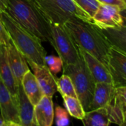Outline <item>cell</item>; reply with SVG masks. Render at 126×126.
<instances>
[{
    "instance_id": "obj_31",
    "label": "cell",
    "mask_w": 126,
    "mask_h": 126,
    "mask_svg": "<svg viewBox=\"0 0 126 126\" xmlns=\"http://www.w3.org/2000/svg\"><path fill=\"white\" fill-rule=\"evenodd\" d=\"M16 124L17 123L15 122H7L5 126H16Z\"/></svg>"
},
{
    "instance_id": "obj_17",
    "label": "cell",
    "mask_w": 126,
    "mask_h": 126,
    "mask_svg": "<svg viewBox=\"0 0 126 126\" xmlns=\"http://www.w3.org/2000/svg\"><path fill=\"white\" fill-rule=\"evenodd\" d=\"M115 87L112 83L96 82L94 91L90 110L105 108L112 96Z\"/></svg>"
},
{
    "instance_id": "obj_35",
    "label": "cell",
    "mask_w": 126,
    "mask_h": 126,
    "mask_svg": "<svg viewBox=\"0 0 126 126\" xmlns=\"http://www.w3.org/2000/svg\"><path fill=\"white\" fill-rule=\"evenodd\" d=\"M125 126H126V125H125Z\"/></svg>"
},
{
    "instance_id": "obj_2",
    "label": "cell",
    "mask_w": 126,
    "mask_h": 126,
    "mask_svg": "<svg viewBox=\"0 0 126 126\" xmlns=\"http://www.w3.org/2000/svg\"><path fill=\"white\" fill-rule=\"evenodd\" d=\"M6 12L42 42H51L50 25L35 3V0H8Z\"/></svg>"
},
{
    "instance_id": "obj_32",
    "label": "cell",
    "mask_w": 126,
    "mask_h": 126,
    "mask_svg": "<svg viewBox=\"0 0 126 126\" xmlns=\"http://www.w3.org/2000/svg\"><path fill=\"white\" fill-rule=\"evenodd\" d=\"M123 1V2H124V4L125 5V6H126V0H122Z\"/></svg>"
},
{
    "instance_id": "obj_22",
    "label": "cell",
    "mask_w": 126,
    "mask_h": 126,
    "mask_svg": "<svg viewBox=\"0 0 126 126\" xmlns=\"http://www.w3.org/2000/svg\"><path fill=\"white\" fill-rule=\"evenodd\" d=\"M57 91L60 93L62 96L77 97L71 78L64 74L57 79Z\"/></svg>"
},
{
    "instance_id": "obj_4",
    "label": "cell",
    "mask_w": 126,
    "mask_h": 126,
    "mask_svg": "<svg viewBox=\"0 0 126 126\" xmlns=\"http://www.w3.org/2000/svg\"><path fill=\"white\" fill-rule=\"evenodd\" d=\"M35 3L50 24L64 25L74 18L93 22L74 0H35Z\"/></svg>"
},
{
    "instance_id": "obj_20",
    "label": "cell",
    "mask_w": 126,
    "mask_h": 126,
    "mask_svg": "<svg viewBox=\"0 0 126 126\" xmlns=\"http://www.w3.org/2000/svg\"><path fill=\"white\" fill-rule=\"evenodd\" d=\"M82 120L84 126H109L110 124L105 108L87 111Z\"/></svg>"
},
{
    "instance_id": "obj_23",
    "label": "cell",
    "mask_w": 126,
    "mask_h": 126,
    "mask_svg": "<svg viewBox=\"0 0 126 126\" xmlns=\"http://www.w3.org/2000/svg\"><path fill=\"white\" fill-rule=\"evenodd\" d=\"M74 1L91 18H93L101 5L97 0H74Z\"/></svg>"
},
{
    "instance_id": "obj_13",
    "label": "cell",
    "mask_w": 126,
    "mask_h": 126,
    "mask_svg": "<svg viewBox=\"0 0 126 126\" xmlns=\"http://www.w3.org/2000/svg\"><path fill=\"white\" fill-rule=\"evenodd\" d=\"M6 47L9 65L18 85H21L24 75L30 71L28 63L25 56L11 42Z\"/></svg>"
},
{
    "instance_id": "obj_6",
    "label": "cell",
    "mask_w": 126,
    "mask_h": 126,
    "mask_svg": "<svg viewBox=\"0 0 126 126\" xmlns=\"http://www.w3.org/2000/svg\"><path fill=\"white\" fill-rule=\"evenodd\" d=\"M50 25L51 31L50 45L62 59L63 66L77 63L80 57V53L69 31L64 25Z\"/></svg>"
},
{
    "instance_id": "obj_25",
    "label": "cell",
    "mask_w": 126,
    "mask_h": 126,
    "mask_svg": "<svg viewBox=\"0 0 126 126\" xmlns=\"http://www.w3.org/2000/svg\"><path fill=\"white\" fill-rule=\"evenodd\" d=\"M55 114V122L56 126H68L70 124L69 113L60 106H56L54 111Z\"/></svg>"
},
{
    "instance_id": "obj_27",
    "label": "cell",
    "mask_w": 126,
    "mask_h": 126,
    "mask_svg": "<svg viewBox=\"0 0 126 126\" xmlns=\"http://www.w3.org/2000/svg\"><path fill=\"white\" fill-rule=\"evenodd\" d=\"M97 1H99V2H100L101 4L117 6L121 10L125 8V5L124 4L122 0H97Z\"/></svg>"
},
{
    "instance_id": "obj_9",
    "label": "cell",
    "mask_w": 126,
    "mask_h": 126,
    "mask_svg": "<svg viewBox=\"0 0 126 126\" xmlns=\"http://www.w3.org/2000/svg\"><path fill=\"white\" fill-rule=\"evenodd\" d=\"M120 11L117 6L101 4L92 18L93 23L100 29L120 27L123 25Z\"/></svg>"
},
{
    "instance_id": "obj_19",
    "label": "cell",
    "mask_w": 126,
    "mask_h": 126,
    "mask_svg": "<svg viewBox=\"0 0 126 126\" xmlns=\"http://www.w3.org/2000/svg\"><path fill=\"white\" fill-rule=\"evenodd\" d=\"M101 30L111 45L126 53V25Z\"/></svg>"
},
{
    "instance_id": "obj_16",
    "label": "cell",
    "mask_w": 126,
    "mask_h": 126,
    "mask_svg": "<svg viewBox=\"0 0 126 126\" xmlns=\"http://www.w3.org/2000/svg\"><path fill=\"white\" fill-rule=\"evenodd\" d=\"M18 108L21 126H39L33 116V105L27 98L22 85L19 86Z\"/></svg>"
},
{
    "instance_id": "obj_34",
    "label": "cell",
    "mask_w": 126,
    "mask_h": 126,
    "mask_svg": "<svg viewBox=\"0 0 126 126\" xmlns=\"http://www.w3.org/2000/svg\"><path fill=\"white\" fill-rule=\"evenodd\" d=\"M0 49H1V45H0Z\"/></svg>"
},
{
    "instance_id": "obj_7",
    "label": "cell",
    "mask_w": 126,
    "mask_h": 126,
    "mask_svg": "<svg viewBox=\"0 0 126 126\" xmlns=\"http://www.w3.org/2000/svg\"><path fill=\"white\" fill-rule=\"evenodd\" d=\"M105 109L110 123L119 126L126 125V86L114 88Z\"/></svg>"
},
{
    "instance_id": "obj_18",
    "label": "cell",
    "mask_w": 126,
    "mask_h": 126,
    "mask_svg": "<svg viewBox=\"0 0 126 126\" xmlns=\"http://www.w3.org/2000/svg\"><path fill=\"white\" fill-rule=\"evenodd\" d=\"M21 85L27 98L31 103L35 106L44 95L35 75L31 71V70L24 75Z\"/></svg>"
},
{
    "instance_id": "obj_12",
    "label": "cell",
    "mask_w": 126,
    "mask_h": 126,
    "mask_svg": "<svg viewBox=\"0 0 126 126\" xmlns=\"http://www.w3.org/2000/svg\"><path fill=\"white\" fill-rule=\"evenodd\" d=\"M78 48L95 82H108L113 84L111 74L103 63L81 47H78Z\"/></svg>"
},
{
    "instance_id": "obj_14",
    "label": "cell",
    "mask_w": 126,
    "mask_h": 126,
    "mask_svg": "<svg viewBox=\"0 0 126 126\" xmlns=\"http://www.w3.org/2000/svg\"><path fill=\"white\" fill-rule=\"evenodd\" d=\"M0 79L12 96L18 101L19 85L9 65L5 46L1 45L0 49Z\"/></svg>"
},
{
    "instance_id": "obj_3",
    "label": "cell",
    "mask_w": 126,
    "mask_h": 126,
    "mask_svg": "<svg viewBox=\"0 0 126 126\" xmlns=\"http://www.w3.org/2000/svg\"><path fill=\"white\" fill-rule=\"evenodd\" d=\"M2 19L12 43L25 56L27 62L45 65L46 51L42 42L16 22L6 11L0 13Z\"/></svg>"
},
{
    "instance_id": "obj_26",
    "label": "cell",
    "mask_w": 126,
    "mask_h": 126,
    "mask_svg": "<svg viewBox=\"0 0 126 126\" xmlns=\"http://www.w3.org/2000/svg\"><path fill=\"white\" fill-rule=\"evenodd\" d=\"M12 42L11 40L10 36L2 21L0 19V45L7 47Z\"/></svg>"
},
{
    "instance_id": "obj_5",
    "label": "cell",
    "mask_w": 126,
    "mask_h": 126,
    "mask_svg": "<svg viewBox=\"0 0 126 126\" xmlns=\"http://www.w3.org/2000/svg\"><path fill=\"white\" fill-rule=\"evenodd\" d=\"M62 69L63 74L71 78L85 111H89L96 82L81 54L77 63L63 66Z\"/></svg>"
},
{
    "instance_id": "obj_29",
    "label": "cell",
    "mask_w": 126,
    "mask_h": 126,
    "mask_svg": "<svg viewBox=\"0 0 126 126\" xmlns=\"http://www.w3.org/2000/svg\"><path fill=\"white\" fill-rule=\"evenodd\" d=\"M120 14H121V16L123 19V25H126V6H125V8H124L123 9H122L120 11Z\"/></svg>"
},
{
    "instance_id": "obj_33",
    "label": "cell",
    "mask_w": 126,
    "mask_h": 126,
    "mask_svg": "<svg viewBox=\"0 0 126 126\" xmlns=\"http://www.w3.org/2000/svg\"><path fill=\"white\" fill-rule=\"evenodd\" d=\"M16 126H21V125L19 124H16Z\"/></svg>"
},
{
    "instance_id": "obj_28",
    "label": "cell",
    "mask_w": 126,
    "mask_h": 126,
    "mask_svg": "<svg viewBox=\"0 0 126 126\" xmlns=\"http://www.w3.org/2000/svg\"><path fill=\"white\" fill-rule=\"evenodd\" d=\"M7 2L8 0H0V13L2 11H6Z\"/></svg>"
},
{
    "instance_id": "obj_21",
    "label": "cell",
    "mask_w": 126,
    "mask_h": 126,
    "mask_svg": "<svg viewBox=\"0 0 126 126\" xmlns=\"http://www.w3.org/2000/svg\"><path fill=\"white\" fill-rule=\"evenodd\" d=\"M62 98L65 109L69 115L82 120L85 116V111L79 99L73 96H62Z\"/></svg>"
},
{
    "instance_id": "obj_11",
    "label": "cell",
    "mask_w": 126,
    "mask_h": 126,
    "mask_svg": "<svg viewBox=\"0 0 126 126\" xmlns=\"http://www.w3.org/2000/svg\"><path fill=\"white\" fill-rule=\"evenodd\" d=\"M18 103L0 79V111L6 122L19 124Z\"/></svg>"
},
{
    "instance_id": "obj_24",
    "label": "cell",
    "mask_w": 126,
    "mask_h": 126,
    "mask_svg": "<svg viewBox=\"0 0 126 126\" xmlns=\"http://www.w3.org/2000/svg\"><path fill=\"white\" fill-rule=\"evenodd\" d=\"M45 60V65L53 75L60 72L63 66V63L60 57L55 56H46Z\"/></svg>"
},
{
    "instance_id": "obj_8",
    "label": "cell",
    "mask_w": 126,
    "mask_h": 126,
    "mask_svg": "<svg viewBox=\"0 0 126 126\" xmlns=\"http://www.w3.org/2000/svg\"><path fill=\"white\" fill-rule=\"evenodd\" d=\"M108 70L115 88L126 86V53L111 45L108 53Z\"/></svg>"
},
{
    "instance_id": "obj_15",
    "label": "cell",
    "mask_w": 126,
    "mask_h": 126,
    "mask_svg": "<svg viewBox=\"0 0 126 126\" xmlns=\"http://www.w3.org/2000/svg\"><path fill=\"white\" fill-rule=\"evenodd\" d=\"M33 116L39 126H52L54 119V108L52 97L43 96L33 106Z\"/></svg>"
},
{
    "instance_id": "obj_1",
    "label": "cell",
    "mask_w": 126,
    "mask_h": 126,
    "mask_svg": "<svg viewBox=\"0 0 126 126\" xmlns=\"http://www.w3.org/2000/svg\"><path fill=\"white\" fill-rule=\"evenodd\" d=\"M64 25L78 47L96 57L108 68L111 45L99 27L91 22L78 18L68 20Z\"/></svg>"
},
{
    "instance_id": "obj_10",
    "label": "cell",
    "mask_w": 126,
    "mask_h": 126,
    "mask_svg": "<svg viewBox=\"0 0 126 126\" xmlns=\"http://www.w3.org/2000/svg\"><path fill=\"white\" fill-rule=\"evenodd\" d=\"M33 71L39 87L44 96L53 97L57 92V79L50 71L46 65H40L28 62Z\"/></svg>"
},
{
    "instance_id": "obj_30",
    "label": "cell",
    "mask_w": 126,
    "mask_h": 126,
    "mask_svg": "<svg viewBox=\"0 0 126 126\" xmlns=\"http://www.w3.org/2000/svg\"><path fill=\"white\" fill-rule=\"evenodd\" d=\"M6 124H7V122L4 120L2 115H0V126H5Z\"/></svg>"
}]
</instances>
